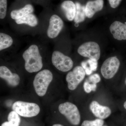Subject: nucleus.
Listing matches in <instances>:
<instances>
[{"label": "nucleus", "mask_w": 126, "mask_h": 126, "mask_svg": "<svg viewBox=\"0 0 126 126\" xmlns=\"http://www.w3.org/2000/svg\"><path fill=\"white\" fill-rule=\"evenodd\" d=\"M89 80L92 83L97 84L101 81V77L98 74H94L89 76Z\"/></svg>", "instance_id": "nucleus-22"}, {"label": "nucleus", "mask_w": 126, "mask_h": 126, "mask_svg": "<svg viewBox=\"0 0 126 126\" xmlns=\"http://www.w3.org/2000/svg\"><path fill=\"white\" fill-rule=\"evenodd\" d=\"M124 108H125V109H126V101L124 102Z\"/></svg>", "instance_id": "nucleus-29"}, {"label": "nucleus", "mask_w": 126, "mask_h": 126, "mask_svg": "<svg viewBox=\"0 0 126 126\" xmlns=\"http://www.w3.org/2000/svg\"><path fill=\"white\" fill-rule=\"evenodd\" d=\"M103 0H95L88 1L85 6L86 16L92 18L94 14L101 10L103 7Z\"/></svg>", "instance_id": "nucleus-13"}, {"label": "nucleus", "mask_w": 126, "mask_h": 126, "mask_svg": "<svg viewBox=\"0 0 126 126\" xmlns=\"http://www.w3.org/2000/svg\"><path fill=\"white\" fill-rule=\"evenodd\" d=\"M83 88L84 91L87 93H90L92 91L91 84L88 82H85L83 84Z\"/></svg>", "instance_id": "nucleus-26"}, {"label": "nucleus", "mask_w": 126, "mask_h": 126, "mask_svg": "<svg viewBox=\"0 0 126 126\" xmlns=\"http://www.w3.org/2000/svg\"><path fill=\"white\" fill-rule=\"evenodd\" d=\"M125 84H126V80H125Z\"/></svg>", "instance_id": "nucleus-30"}, {"label": "nucleus", "mask_w": 126, "mask_h": 126, "mask_svg": "<svg viewBox=\"0 0 126 126\" xmlns=\"http://www.w3.org/2000/svg\"><path fill=\"white\" fill-rule=\"evenodd\" d=\"M79 54L81 56L97 61L100 58L101 50L98 44L90 41L84 43L78 50Z\"/></svg>", "instance_id": "nucleus-6"}, {"label": "nucleus", "mask_w": 126, "mask_h": 126, "mask_svg": "<svg viewBox=\"0 0 126 126\" xmlns=\"http://www.w3.org/2000/svg\"><path fill=\"white\" fill-rule=\"evenodd\" d=\"M33 11V7L31 5H26L22 9L12 11L11 13V17L13 19L16 20L31 14Z\"/></svg>", "instance_id": "nucleus-15"}, {"label": "nucleus", "mask_w": 126, "mask_h": 126, "mask_svg": "<svg viewBox=\"0 0 126 126\" xmlns=\"http://www.w3.org/2000/svg\"><path fill=\"white\" fill-rule=\"evenodd\" d=\"M18 24H26L31 27H35L38 24V20L36 16L32 14H30L23 18L16 20Z\"/></svg>", "instance_id": "nucleus-16"}, {"label": "nucleus", "mask_w": 126, "mask_h": 126, "mask_svg": "<svg viewBox=\"0 0 126 126\" xmlns=\"http://www.w3.org/2000/svg\"><path fill=\"white\" fill-rule=\"evenodd\" d=\"M85 70L82 67L78 66L73 71L69 72L66 76V81L68 83V88L74 90L82 82L86 75Z\"/></svg>", "instance_id": "nucleus-8"}, {"label": "nucleus", "mask_w": 126, "mask_h": 126, "mask_svg": "<svg viewBox=\"0 0 126 126\" xmlns=\"http://www.w3.org/2000/svg\"><path fill=\"white\" fill-rule=\"evenodd\" d=\"M0 77L11 87H16L19 85L20 82L19 75L12 73L8 68L4 66L0 67Z\"/></svg>", "instance_id": "nucleus-10"}, {"label": "nucleus", "mask_w": 126, "mask_h": 126, "mask_svg": "<svg viewBox=\"0 0 126 126\" xmlns=\"http://www.w3.org/2000/svg\"><path fill=\"white\" fill-rule=\"evenodd\" d=\"M13 43V39L11 36L4 33H0V50L10 47Z\"/></svg>", "instance_id": "nucleus-19"}, {"label": "nucleus", "mask_w": 126, "mask_h": 126, "mask_svg": "<svg viewBox=\"0 0 126 126\" xmlns=\"http://www.w3.org/2000/svg\"><path fill=\"white\" fill-rule=\"evenodd\" d=\"M7 7V0H0V18L1 19H2L5 17Z\"/></svg>", "instance_id": "nucleus-21"}, {"label": "nucleus", "mask_w": 126, "mask_h": 126, "mask_svg": "<svg viewBox=\"0 0 126 126\" xmlns=\"http://www.w3.org/2000/svg\"></svg>", "instance_id": "nucleus-31"}, {"label": "nucleus", "mask_w": 126, "mask_h": 126, "mask_svg": "<svg viewBox=\"0 0 126 126\" xmlns=\"http://www.w3.org/2000/svg\"><path fill=\"white\" fill-rule=\"evenodd\" d=\"M63 26V23L59 16L53 15L49 20V25L47 31V36L54 39L59 35Z\"/></svg>", "instance_id": "nucleus-9"}, {"label": "nucleus", "mask_w": 126, "mask_h": 126, "mask_svg": "<svg viewBox=\"0 0 126 126\" xmlns=\"http://www.w3.org/2000/svg\"><path fill=\"white\" fill-rule=\"evenodd\" d=\"M12 110L18 115L25 117H31L38 115L40 112V108L33 103L17 101L12 106Z\"/></svg>", "instance_id": "nucleus-3"}, {"label": "nucleus", "mask_w": 126, "mask_h": 126, "mask_svg": "<svg viewBox=\"0 0 126 126\" xmlns=\"http://www.w3.org/2000/svg\"><path fill=\"white\" fill-rule=\"evenodd\" d=\"M58 109L60 112L66 117L70 124L74 126L79 124L81 115L78 109L74 104L69 102L61 104Z\"/></svg>", "instance_id": "nucleus-4"}, {"label": "nucleus", "mask_w": 126, "mask_h": 126, "mask_svg": "<svg viewBox=\"0 0 126 126\" xmlns=\"http://www.w3.org/2000/svg\"><path fill=\"white\" fill-rule=\"evenodd\" d=\"M88 63L93 72L95 71L97 68L98 63L96 60L89 59L87 60Z\"/></svg>", "instance_id": "nucleus-24"}, {"label": "nucleus", "mask_w": 126, "mask_h": 126, "mask_svg": "<svg viewBox=\"0 0 126 126\" xmlns=\"http://www.w3.org/2000/svg\"><path fill=\"white\" fill-rule=\"evenodd\" d=\"M120 65V61L116 56L110 57L104 61L101 67V73L106 79H110L117 73Z\"/></svg>", "instance_id": "nucleus-7"}, {"label": "nucleus", "mask_w": 126, "mask_h": 126, "mask_svg": "<svg viewBox=\"0 0 126 126\" xmlns=\"http://www.w3.org/2000/svg\"><path fill=\"white\" fill-rule=\"evenodd\" d=\"M52 61L54 66L62 72H67L71 70L74 65L73 62L70 57L59 51L53 52Z\"/></svg>", "instance_id": "nucleus-5"}, {"label": "nucleus", "mask_w": 126, "mask_h": 126, "mask_svg": "<svg viewBox=\"0 0 126 126\" xmlns=\"http://www.w3.org/2000/svg\"><path fill=\"white\" fill-rule=\"evenodd\" d=\"M23 57L25 61V69L29 73L38 72L43 68L42 58L37 45L31 46L23 53Z\"/></svg>", "instance_id": "nucleus-1"}, {"label": "nucleus", "mask_w": 126, "mask_h": 126, "mask_svg": "<svg viewBox=\"0 0 126 126\" xmlns=\"http://www.w3.org/2000/svg\"><path fill=\"white\" fill-rule=\"evenodd\" d=\"M104 121L103 119H97L93 121H84L81 126H102Z\"/></svg>", "instance_id": "nucleus-20"}, {"label": "nucleus", "mask_w": 126, "mask_h": 126, "mask_svg": "<svg viewBox=\"0 0 126 126\" xmlns=\"http://www.w3.org/2000/svg\"><path fill=\"white\" fill-rule=\"evenodd\" d=\"M110 30L113 38L118 40H126V24L115 21L110 25Z\"/></svg>", "instance_id": "nucleus-12"}, {"label": "nucleus", "mask_w": 126, "mask_h": 126, "mask_svg": "<svg viewBox=\"0 0 126 126\" xmlns=\"http://www.w3.org/2000/svg\"><path fill=\"white\" fill-rule=\"evenodd\" d=\"M52 126H63L60 124H55Z\"/></svg>", "instance_id": "nucleus-28"}, {"label": "nucleus", "mask_w": 126, "mask_h": 126, "mask_svg": "<svg viewBox=\"0 0 126 126\" xmlns=\"http://www.w3.org/2000/svg\"><path fill=\"white\" fill-rule=\"evenodd\" d=\"M75 5L76 12L74 20L75 23L78 24L85 20L86 16L85 6L78 2H76Z\"/></svg>", "instance_id": "nucleus-18"}, {"label": "nucleus", "mask_w": 126, "mask_h": 126, "mask_svg": "<svg viewBox=\"0 0 126 126\" xmlns=\"http://www.w3.org/2000/svg\"><path fill=\"white\" fill-rule=\"evenodd\" d=\"M19 115L15 111H12L8 115V121L5 122L1 126H19L21 121Z\"/></svg>", "instance_id": "nucleus-17"}, {"label": "nucleus", "mask_w": 126, "mask_h": 126, "mask_svg": "<svg viewBox=\"0 0 126 126\" xmlns=\"http://www.w3.org/2000/svg\"><path fill=\"white\" fill-rule=\"evenodd\" d=\"M122 0H108L110 6L112 8H116L119 6Z\"/></svg>", "instance_id": "nucleus-25"}, {"label": "nucleus", "mask_w": 126, "mask_h": 126, "mask_svg": "<svg viewBox=\"0 0 126 126\" xmlns=\"http://www.w3.org/2000/svg\"><path fill=\"white\" fill-rule=\"evenodd\" d=\"M91 87H92V91H96L97 88V84L96 83H92L91 84Z\"/></svg>", "instance_id": "nucleus-27"}, {"label": "nucleus", "mask_w": 126, "mask_h": 126, "mask_svg": "<svg viewBox=\"0 0 126 126\" xmlns=\"http://www.w3.org/2000/svg\"><path fill=\"white\" fill-rule=\"evenodd\" d=\"M89 108L93 114L99 119H106L108 117L111 113V111L109 107L102 106L96 101L92 102L90 103Z\"/></svg>", "instance_id": "nucleus-11"}, {"label": "nucleus", "mask_w": 126, "mask_h": 126, "mask_svg": "<svg viewBox=\"0 0 126 126\" xmlns=\"http://www.w3.org/2000/svg\"><path fill=\"white\" fill-rule=\"evenodd\" d=\"M53 79L52 72L48 69H44L37 74L33 82L36 94L40 97L44 96Z\"/></svg>", "instance_id": "nucleus-2"}, {"label": "nucleus", "mask_w": 126, "mask_h": 126, "mask_svg": "<svg viewBox=\"0 0 126 126\" xmlns=\"http://www.w3.org/2000/svg\"><path fill=\"white\" fill-rule=\"evenodd\" d=\"M81 65L82 67L85 70V73L87 75H90L93 73V71L90 68L88 63L87 61H83L81 63Z\"/></svg>", "instance_id": "nucleus-23"}, {"label": "nucleus", "mask_w": 126, "mask_h": 126, "mask_svg": "<svg viewBox=\"0 0 126 126\" xmlns=\"http://www.w3.org/2000/svg\"><path fill=\"white\" fill-rule=\"evenodd\" d=\"M61 8L68 20L72 21L74 19L76 7L73 2L70 0L64 1L61 4Z\"/></svg>", "instance_id": "nucleus-14"}]
</instances>
